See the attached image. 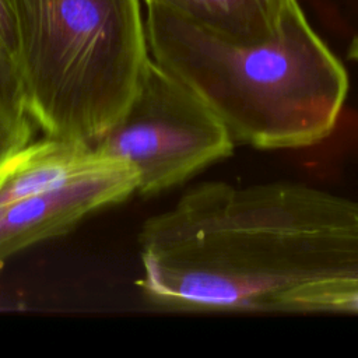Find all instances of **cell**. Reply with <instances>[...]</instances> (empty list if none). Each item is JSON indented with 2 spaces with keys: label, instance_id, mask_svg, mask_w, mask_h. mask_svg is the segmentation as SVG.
Instances as JSON below:
<instances>
[{
  "label": "cell",
  "instance_id": "7",
  "mask_svg": "<svg viewBox=\"0 0 358 358\" xmlns=\"http://www.w3.org/2000/svg\"><path fill=\"white\" fill-rule=\"evenodd\" d=\"M164 7L228 41L257 45L271 41L288 0H143Z\"/></svg>",
  "mask_w": 358,
  "mask_h": 358
},
{
  "label": "cell",
  "instance_id": "8",
  "mask_svg": "<svg viewBox=\"0 0 358 358\" xmlns=\"http://www.w3.org/2000/svg\"><path fill=\"white\" fill-rule=\"evenodd\" d=\"M280 313H358V277H334L303 284L280 298Z\"/></svg>",
  "mask_w": 358,
  "mask_h": 358
},
{
  "label": "cell",
  "instance_id": "10",
  "mask_svg": "<svg viewBox=\"0 0 358 358\" xmlns=\"http://www.w3.org/2000/svg\"><path fill=\"white\" fill-rule=\"evenodd\" d=\"M348 59L358 63V34L354 36L348 46Z\"/></svg>",
  "mask_w": 358,
  "mask_h": 358
},
{
  "label": "cell",
  "instance_id": "6",
  "mask_svg": "<svg viewBox=\"0 0 358 358\" xmlns=\"http://www.w3.org/2000/svg\"><path fill=\"white\" fill-rule=\"evenodd\" d=\"M110 159L78 140L45 136L29 141L0 158V207L60 189Z\"/></svg>",
  "mask_w": 358,
  "mask_h": 358
},
{
  "label": "cell",
  "instance_id": "1",
  "mask_svg": "<svg viewBox=\"0 0 358 358\" xmlns=\"http://www.w3.org/2000/svg\"><path fill=\"white\" fill-rule=\"evenodd\" d=\"M143 298L165 310L274 312L287 292L358 277V201L294 182H203L138 232Z\"/></svg>",
  "mask_w": 358,
  "mask_h": 358
},
{
  "label": "cell",
  "instance_id": "2",
  "mask_svg": "<svg viewBox=\"0 0 358 358\" xmlns=\"http://www.w3.org/2000/svg\"><path fill=\"white\" fill-rule=\"evenodd\" d=\"M151 57L187 84L235 144L292 150L326 140L348 95L340 59L288 0L277 35L242 45L159 6H147Z\"/></svg>",
  "mask_w": 358,
  "mask_h": 358
},
{
  "label": "cell",
  "instance_id": "9",
  "mask_svg": "<svg viewBox=\"0 0 358 358\" xmlns=\"http://www.w3.org/2000/svg\"><path fill=\"white\" fill-rule=\"evenodd\" d=\"M32 126L21 85L0 71V158L28 144Z\"/></svg>",
  "mask_w": 358,
  "mask_h": 358
},
{
  "label": "cell",
  "instance_id": "3",
  "mask_svg": "<svg viewBox=\"0 0 358 358\" xmlns=\"http://www.w3.org/2000/svg\"><path fill=\"white\" fill-rule=\"evenodd\" d=\"M27 110L45 136L96 141L151 60L140 0H14Z\"/></svg>",
  "mask_w": 358,
  "mask_h": 358
},
{
  "label": "cell",
  "instance_id": "5",
  "mask_svg": "<svg viewBox=\"0 0 358 358\" xmlns=\"http://www.w3.org/2000/svg\"><path fill=\"white\" fill-rule=\"evenodd\" d=\"M138 173L126 161L99 169L52 192L0 207V267L20 252L63 236L95 213L137 193Z\"/></svg>",
  "mask_w": 358,
  "mask_h": 358
},
{
  "label": "cell",
  "instance_id": "4",
  "mask_svg": "<svg viewBox=\"0 0 358 358\" xmlns=\"http://www.w3.org/2000/svg\"><path fill=\"white\" fill-rule=\"evenodd\" d=\"M235 145L213 109L152 57L122 117L92 143L99 155L136 168L145 197L231 157Z\"/></svg>",
  "mask_w": 358,
  "mask_h": 358
}]
</instances>
